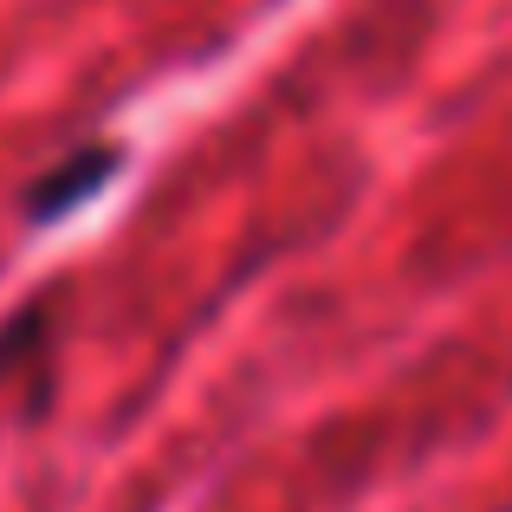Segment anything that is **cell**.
<instances>
[{
	"label": "cell",
	"instance_id": "2",
	"mask_svg": "<svg viewBox=\"0 0 512 512\" xmlns=\"http://www.w3.org/2000/svg\"><path fill=\"white\" fill-rule=\"evenodd\" d=\"M46 338V305H20V312L0 325V376H13L26 357H33V344Z\"/></svg>",
	"mask_w": 512,
	"mask_h": 512
},
{
	"label": "cell",
	"instance_id": "1",
	"mask_svg": "<svg viewBox=\"0 0 512 512\" xmlns=\"http://www.w3.org/2000/svg\"><path fill=\"white\" fill-rule=\"evenodd\" d=\"M124 175V143H78L65 150L46 175H33L20 195V221L26 227H52V221H72L78 208L104 195V188Z\"/></svg>",
	"mask_w": 512,
	"mask_h": 512
}]
</instances>
